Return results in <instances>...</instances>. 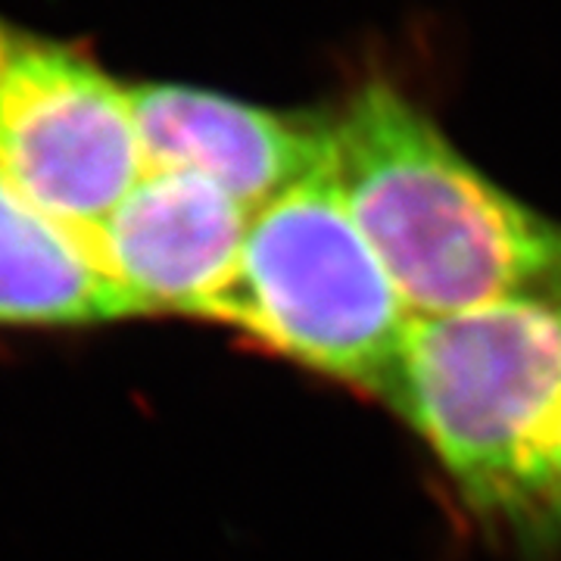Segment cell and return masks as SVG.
Here are the masks:
<instances>
[{
	"label": "cell",
	"instance_id": "1",
	"mask_svg": "<svg viewBox=\"0 0 561 561\" xmlns=\"http://www.w3.org/2000/svg\"><path fill=\"white\" fill-rule=\"evenodd\" d=\"M331 131L334 184L412 319L561 302V221L486 179L397 88L362 84Z\"/></svg>",
	"mask_w": 561,
	"mask_h": 561
},
{
	"label": "cell",
	"instance_id": "2",
	"mask_svg": "<svg viewBox=\"0 0 561 561\" xmlns=\"http://www.w3.org/2000/svg\"><path fill=\"white\" fill-rule=\"evenodd\" d=\"M381 400L483 522L530 546L561 537V302L412 319Z\"/></svg>",
	"mask_w": 561,
	"mask_h": 561
},
{
	"label": "cell",
	"instance_id": "3",
	"mask_svg": "<svg viewBox=\"0 0 561 561\" xmlns=\"http://www.w3.org/2000/svg\"><path fill=\"white\" fill-rule=\"evenodd\" d=\"M213 321L381 400L412 312L328 165L253 213L238 278Z\"/></svg>",
	"mask_w": 561,
	"mask_h": 561
},
{
	"label": "cell",
	"instance_id": "4",
	"mask_svg": "<svg viewBox=\"0 0 561 561\" xmlns=\"http://www.w3.org/2000/svg\"><path fill=\"white\" fill-rule=\"evenodd\" d=\"M140 175L131 91L81 44L0 20V181L88 247Z\"/></svg>",
	"mask_w": 561,
	"mask_h": 561
},
{
	"label": "cell",
	"instance_id": "5",
	"mask_svg": "<svg viewBox=\"0 0 561 561\" xmlns=\"http://www.w3.org/2000/svg\"><path fill=\"white\" fill-rule=\"evenodd\" d=\"M253 213L187 172H144L88 238L101 268L138 316L209 319L241 268Z\"/></svg>",
	"mask_w": 561,
	"mask_h": 561
},
{
	"label": "cell",
	"instance_id": "6",
	"mask_svg": "<svg viewBox=\"0 0 561 561\" xmlns=\"http://www.w3.org/2000/svg\"><path fill=\"white\" fill-rule=\"evenodd\" d=\"M144 172H187L250 213L331 165V119L275 113L187 84H131Z\"/></svg>",
	"mask_w": 561,
	"mask_h": 561
},
{
	"label": "cell",
	"instance_id": "7",
	"mask_svg": "<svg viewBox=\"0 0 561 561\" xmlns=\"http://www.w3.org/2000/svg\"><path fill=\"white\" fill-rule=\"evenodd\" d=\"M138 316L81 238L0 181V324L84 328Z\"/></svg>",
	"mask_w": 561,
	"mask_h": 561
},
{
	"label": "cell",
	"instance_id": "8",
	"mask_svg": "<svg viewBox=\"0 0 561 561\" xmlns=\"http://www.w3.org/2000/svg\"><path fill=\"white\" fill-rule=\"evenodd\" d=\"M552 493H556V508H559L561 522V431L559 440H556V449H552Z\"/></svg>",
	"mask_w": 561,
	"mask_h": 561
}]
</instances>
